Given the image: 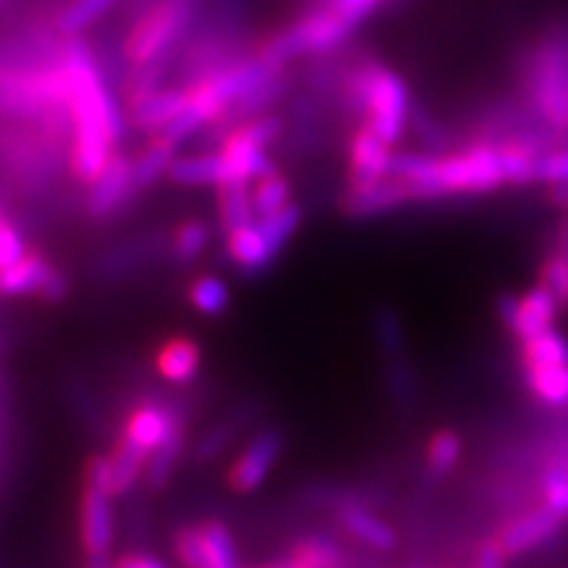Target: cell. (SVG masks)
I'll return each mask as SVG.
<instances>
[{
	"label": "cell",
	"instance_id": "cell-1",
	"mask_svg": "<svg viewBox=\"0 0 568 568\" xmlns=\"http://www.w3.org/2000/svg\"><path fill=\"white\" fill-rule=\"evenodd\" d=\"M61 71L71 126V174L90 184L116 153L126 132V111L119 105L101 63L82 38L61 45Z\"/></svg>",
	"mask_w": 568,
	"mask_h": 568
},
{
	"label": "cell",
	"instance_id": "cell-2",
	"mask_svg": "<svg viewBox=\"0 0 568 568\" xmlns=\"http://www.w3.org/2000/svg\"><path fill=\"white\" fill-rule=\"evenodd\" d=\"M510 84L545 122L568 132V9L552 11L510 53Z\"/></svg>",
	"mask_w": 568,
	"mask_h": 568
},
{
	"label": "cell",
	"instance_id": "cell-3",
	"mask_svg": "<svg viewBox=\"0 0 568 568\" xmlns=\"http://www.w3.org/2000/svg\"><path fill=\"white\" fill-rule=\"evenodd\" d=\"M347 95L361 113V124L379 134L387 145H400L408 132L410 92L397 71L379 61H366L353 71Z\"/></svg>",
	"mask_w": 568,
	"mask_h": 568
},
{
	"label": "cell",
	"instance_id": "cell-4",
	"mask_svg": "<svg viewBox=\"0 0 568 568\" xmlns=\"http://www.w3.org/2000/svg\"><path fill=\"white\" fill-rule=\"evenodd\" d=\"M276 172L272 155L261 148H230L219 151L176 155L169 180L182 187H222L230 182H255Z\"/></svg>",
	"mask_w": 568,
	"mask_h": 568
},
{
	"label": "cell",
	"instance_id": "cell-5",
	"mask_svg": "<svg viewBox=\"0 0 568 568\" xmlns=\"http://www.w3.org/2000/svg\"><path fill=\"white\" fill-rule=\"evenodd\" d=\"M353 30L337 17L329 6L305 13L295 24L284 27L268 38L264 45L258 48V59L266 61L268 67L284 69L290 61L303 59V55H324L332 53L335 48L351 38Z\"/></svg>",
	"mask_w": 568,
	"mask_h": 568
},
{
	"label": "cell",
	"instance_id": "cell-6",
	"mask_svg": "<svg viewBox=\"0 0 568 568\" xmlns=\"http://www.w3.org/2000/svg\"><path fill=\"white\" fill-rule=\"evenodd\" d=\"M195 6L197 0H159V3H153L126 34V61L134 69L159 63L187 32Z\"/></svg>",
	"mask_w": 568,
	"mask_h": 568
},
{
	"label": "cell",
	"instance_id": "cell-7",
	"mask_svg": "<svg viewBox=\"0 0 568 568\" xmlns=\"http://www.w3.org/2000/svg\"><path fill=\"white\" fill-rule=\"evenodd\" d=\"M560 311H564L560 303L542 284L527 290L524 295L506 293L497 301V316H500V322L506 324V329L518 343H527L531 337L550 332L556 326Z\"/></svg>",
	"mask_w": 568,
	"mask_h": 568
},
{
	"label": "cell",
	"instance_id": "cell-8",
	"mask_svg": "<svg viewBox=\"0 0 568 568\" xmlns=\"http://www.w3.org/2000/svg\"><path fill=\"white\" fill-rule=\"evenodd\" d=\"M174 552L184 568H245L237 564L234 539L222 521L176 531Z\"/></svg>",
	"mask_w": 568,
	"mask_h": 568
},
{
	"label": "cell",
	"instance_id": "cell-9",
	"mask_svg": "<svg viewBox=\"0 0 568 568\" xmlns=\"http://www.w3.org/2000/svg\"><path fill=\"white\" fill-rule=\"evenodd\" d=\"M408 203H418L416 190L410 187V182L397 180V176H387V180L366 184V187H347L345 195L339 197V209L353 219H372Z\"/></svg>",
	"mask_w": 568,
	"mask_h": 568
},
{
	"label": "cell",
	"instance_id": "cell-10",
	"mask_svg": "<svg viewBox=\"0 0 568 568\" xmlns=\"http://www.w3.org/2000/svg\"><path fill=\"white\" fill-rule=\"evenodd\" d=\"M560 524H564V518L552 514L548 506H537L506 521V527L495 535V542L508 558L521 556V552L535 550L556 537Z\"/></svg>",
	"mask_w": 568,
	"mask_h": 568
},
{
	"label": "cell",
	"instance_id": "cell-11",
	"mask_svg": "<svg viewBox=\"0 0 568 568\" xmlns=\"http://www.w3.org/2000/svg\"><path fill=\"white\" fill-rule=\"evenodd\" d=\"M393 153V145H387L374 130L361 124L353 132L351 148H347V166H351V172H347V176H351L347 187H366V184L387 180Z\"/></svg>",
	"mask_w": 568,
	"mask_h": 568
},
{
	"label": "cell",
	"instance_id": "cell-12",
	"mask_svg": "<svg viewBox=\"0 0 568 568\" xmlns=\"http://www.w3.org/2000/svg\"><path fill=\"white\" fill-rule=\"evenodd\" d=\"M282 435L276 429H266L251 439V445L240 453L230 468V485L234 493H253L264 485L276 458L282 453Z\"/></svg>",
	"mask_w": 568,
	"mask_h": 568
},
{
	"label": "cell",
	"instance_id": "cell-13",
	"mask_svg": "<svg viewBox=\"0 0 568 568\" xmlns=\"http://www.w3.org/2000/svg\"><path fill=\"white\" fill-rule=\"evenodd\" d=\"M134 193V176H132V159L124 153H113L103 172L90 182L88 193V213L92 219H105L122 205L126 197Z\"/></svg>",
	"mask_w": 568,
	"mask_h": 568
},
{
	"label": "cell",
	"instance_id": "cell-14",
	"mask_svg": "<svg viewBox=\"0 0 568 568\" xmlns=\"http://www.w3.org/2000/svg\"><path fill=\"white\" fill-rule=\"evenodd\" d=\"M113 506L111 495L103 489L84 487L82 508H80V535L82 548L88 558L109 556L113 545Z\"/></svg>",
	"mask_w": 568,
	"mask_h": 568
},
{
	"label": "cell",
	"instance_id": "cell-15",
	"mask_svg": "<svg viewBox=\"0 0 568 568\" xmlns=\"http://www.w3.org/2000/svg\"><path fill=\"white\" fill-rule=\"evenodd\" d=\"M187 109V90L184 88H159L148 92L140 101L126 103V122L134 130L159 134L174 122L180 113Z\"/></svg>",
	"mask_w": 568,
	"mask_h": 568
},
{
	"label": "cell",
	"instance_id": "cell-16",
	"mask_svg": "<svg viewBox=\"0 0 568 568\" xmlns=\"http://www.w3.org/2000/svg\"><path fill=\"white\" fill-rule=\"evenodd\" d=\"M176 426L180 424L174 422L169 410H163L159 406H140L138 410H132L130 418H126L122 443L134 447V450H140L142 456L151 458L153 453L172 437Z\"/></svg>",
	"mask_w": 568,
	"mask_h": 568
},
{
	"label": "cell",
	"instance_id": "cell-17",
	"mask_svg": "<svg viewBox=\"0 0 568 568\" xmlns=\"http://www.w3.org/2000/svg\"><path fill=\"white\" fill-rule=\"evenodd\" d=\"M55 274L59 272L40 253H27L17 266L0 272V295H42Z\"/></svg>",
	"mask_w": 568,
	"mask_h": 568
},
{
	"label": "cell",
	"instance_id": "cell-18",
	"mask_svg": "<svg viewBox=\"0 0 568 568\" xmlns=\"http://www.w3.org/2000/svg\"><path fill=\"white\" fill-rule=\"evenodd\" d=\"M226 253L243 272H264L274 264V253L268 247L264 232L258 230V219L243 230L226 234Z\"/></svg>",
	"mask_w": 568,
	"mask_h": 568
},
{
	"label": "cell",
	"instance_id": "cell-19",
	"mask_svg": "<svg viewBox=\"0 0 568 568\" xmlns=\"http://www.w3.org/2000/svg\"><path fill=\"white\" fill-rule=\"evenodd\" d=\"M337 516L347 535L368 545L372 550H393L397 545L395 529L387 521H382L379 516H374L372 510L361 506H343Z\"/></svg>",
	"mask_w": 568,
	"mask_h": 568
},
{
	"label": "cell",
	"instance_id": "cell-20",
	"mask_svg": "<svg viewBox=\"0 0 568 568\" xmlns=\"http://www.w3.org/2000/svg\"><path fill=\"white\" fill-rule=\"evenodd\" d=\"M155 368L166 382H174V385H184L197 374L201 368V351L193 339H169L166 345L161 347L159 355H155Z\"/></svg>",
	"mask_w": 568,
	"mask_h": 568
},
{
	"label": "cell",
	"instance_id": "cell-21",
	"mask_svg": "<svg viewBox=\"0 0 568 568\" xmlns=\"http://www.w3.org/2000/svg\"><path fill=\"white\" fill-rule=\"evenodd\" d=\"M216 190H219V224H222L224 234L243 230V226L253 224L255 219H258L253 209L251 182H230Z\"/></svg>",
	"mask_w": 568,
	"mask_h": 568
},
{
	"label": "cell",
	"instance_id": "cell-22",
	"mask_svg": "<svg viewBox=\"0 0 568 568\" xmlns=\"http://www.w3.org/2000/svg\"><path fill=\"white\" fill-rule=\"evenodd\" d=\"M176 155H180V148L172 145V142H166L161 138H151L145 151L132 159L134 193L148 190L151 184L159 182L161 176H169V169H172Z\"/></svg>",
	"mask_w": 568,
	"mask_h": 568
},
{
	"label": "cell",
	"instance_id": "cell-23",
	"mask_svg": "<svg viewBox=\"0 0 568 568\" xmlns=\"http://www.w3.org/2000/svg\"><path fill=\"white\" fill-rule=\"evenodd\" d=\"M529 393L545 406H568V364L560 366H524Z\"/></svg>",
	"mask_w": 568,
	"mask_h": 568
},
{
	"label": "cell",
	"instance_id": "cell-24",
	"mask_svg": "<svg viewBox=\"0 0 568 568\" xmlns=\"http://www.w3.org/2000/svg\"><path fill=\"white\" fill-rule=\"evenodd\" d=\"M119 0H71L55 19V30H59L67 40L82 38V32H88L92 24H98V19H103Z\"/></svg>",
	"mask_w": 568,
	"mask_h": 568
},
{
	"label": "cell",
	"instance_id": "cell-25",
	"mask_svg": "<svg viewBox=\"0 0 568 568\" xmlns=\"http://www.w3.org/2000/svg\"><path fill=\"white\" fill-rule=\"evenodd\" d=\"M282 134V119L276 116H255L245 119V122L232 124L224 132L222 145L230 148H261L266 151L268 145H274V140Z\"/></svg>",
	"mask_w": 568,
	"mask_h": 568
},
{
	"label": "cell",
	"instance_id": "cell-26",
	"mask_svg": "<svg viewBox=\"0 0 568 568\" xmlns=\"http://www.w3.org/2000/svg\"><path fill=\"white\" fill-rule=\"evenodd\" d=\"M408 130L414 132V138L418 140V145H422L424 153L443 155V153L456 151V148H453L450 130H447V126L439 122L429 109H424V105H414V109H410Z\"/></svg>",
	"mask_w": 568,
	"mask_h": 568
},
{
	"label": "cell",
	"instance_id": "cell-27",
	"mask_svg": "<svg viewBox=\"0 0 568 568\" xmlns=\"http://www.w3.org/2000/svg\"><path fill=\"white\" fill-rule=\"evenodd\" d=\"M301 222H303V211L297 203H290V205H284L282 211H274V213H268V216L258 219V230L264 232V237H266L268 247H272L274 258L284 251V245L293 240V234L297 232Z\"/></svg>",
	"mask_w": 568,
	"mask_h": 568
},
{
	"label": "cell",
	"instance_id": "cell-28",
	"mask_svg": "<svg viewBox=\"0 0 568 568\" xmlns=\"http://www.w3.org/2000/svg\"><path fill=\"white\" fill-rule=\"evenodd\" d=\"M524 366H560L568 364V339L560 332L550 329L521 343Z\"/></svg>",
	"mask_w": 568,
	"mask_h": 568
},
{
	"label": "cell",
	"instance_id": "cell-29",
	"mask_svg": "<svg viewBox=\"0 0 568 568\" xmlns=\"http://www.w3.org/2000/svg\"><path fill=\"white\" fill-rule=\"evenodd\" d=\"M111 464V495H122L130 489L134 481L142 477L148 466V456H142L140 450H134L126 443H119L116 450L109 456Z\"/></svg>",
	"mask_w": 568,
	"mask_h": 568
},
{
	"label": "cell",
	"instance_id": "cell-30",
	"mask_svg": "<svg viewBox=\"0 0 568 568\" xmlns=\"http://www.w3.org/2000/svg\"><path fill=\"white\" fill-rule=\"evenodd\" d=\"M293 203V187L280 172L261 176L253 182V209L255 216H268V213L282 211L284 205Z\"/></svg>",
	"mask_w": 568,
	"mask_h": 568
},
{
	"label": "cell",
	"instance_id": "cell-31",
	"mask_svg": "<svg viewBox=\"0 0 568 568\" xmlns=\"http://www.w3.org/2000/svg\"><path fill=\"white\" fill-rule=\"evenodd\" d=\"M190 303L205 316H219L224 314L226 305H230V287H226L222 276H197L193 287H190Z\"/></svg>",
	"mask_w": 568,
	"mask_h": 568
},
{
	"label": "cell",
	"instance_id": "cell-32",
	"mask_svg": "<svg viewBox=\"0 0 568 568\" xmlns=\"http://www.w3.org/2000/svg\"><path fill=\"white\" fill-rule=\"evenodd\" d=\"M211 243V230L209 224L203 222H184L176 226L174 237H172V253L180 264H193L195 258H201L205 253V247Z\"/></svg>",
	"mask_w": 568,
	"mask_h": 568
},
{
	"label": "cell",
	"instance_id": "cell-33",
	"mask_svg": "<svg viewBox=\"0 0 568 568\" xmlns=\"http://www.w3.org/2000/svg\"><path fill=\"white\" fill-rule=\"evenodd\" d=\"M542 500L552 514L568 518V468L552 458L542 471Z\"/></svg>",
	"mask_w": 568,
	"mask_h": 568
},
{
	"label": "cell",
	"instance_id": "cell-34",
	"mask_svg": "<svg viewBox=\"0 0 568 568\" xmlns=\"http://www.w3.org/2000/svg\"><path fill=\"white\" fill-rule=\"evenodd\" d=\"M295 556H301L303 560H308L314 568H345V558L343 552L329 537L314 535V537H305L301 542L295 545Z\"/></svg>",
	"mask_w": 568,
	"mask_h": 568
},
{
	"label": "cell",
	"instance_id": "cell-35",
	"mask_svg": "<svg viewBox=\"0 0 568 568\" xmlns=\"http://www.w3.org/2000/svg\"><path fill=\"white\" fill-rule=\"evenodd\" d=\"M460 450H464V445H460V437L456 435V432L443 429L429 439V447H426V460H429V468L435 474H447L453 466L458 464Z\"/></svg>",
	"mask_w": 568,
	"mask_h": 568
},
{
	"label": "cell",
	"instance_id": "cell-36",
	"mask_svg": "<svg viewBox=\"0 0 568 568\" xmlns=\"http://www.w3.org/2000/svg\"><path fill=\"white\" fill-rule=\"evenodd\" d=\"M545 290H550L552 297L560 303V308H568V264L556 247L545 255L539 264V282Z\"/></svg>",
	"mask_w": 568,
	"mask_h": 568
},
{
	"label": "cell",
	"instance_id": "cell-37",
	"mask_svg": "<svg viewBox=\"0 0 568 568\" xmlns=\"http://www.w3.org/2000/svg\"><path fill=\"white\" fill-rule=\"evenodd\" d=\"M180 450H182V429L176 426V429L172 432V437H169L166 443H163L159 450H155L153 456L148 458L151 464L145 466V479L151 481L153 487H161L163 481L169 479V474H172L176 458H180Z\"/></svg>",
	"mask_w": 568,
	"mask_h": 568
},
{
	"label": "cell",
	"instance_id": "cell-38",
	"mask_svg": "<svg viewBox=\"0 0 568 568\" xmlns=\"http://www.w3.org/2000/svg\"><path fill=\"white\" fill-rule=\"evenodd\" d=\"M535 182L537 184H568V148H558L539 155L535 161Z\"/></svg>",
	"mask_w": 568,
	"mask_h": 568
},
{
	"label": "cell",
	"instance_id": "cell-39",
	"mask_svg": "<svg viewBox=\"0 0 568 568\" xmlns=\"http://www.w3.org/2000/svg\"><path fill=\"white\" fill-rule=\"evenodd\" d=\"M382 3H385V0H329L326 6H329V9L355 32Z\"/></svg>",
	"mask_w": 568,
	"mask_h": 568
},
{
	"label": "cell",
	"instance_id": "cell-40",
	"mask_svg": "<svg viewBox=\"0 0 568 568\" xmlns=\"http://www.w3.org/2000/svg\"><path fill=\"white\" fill-rule=\"evenodd\" d=\"M27 253L30 251H27L24 237H21L17 226L9 222L0 224V272H3V268L17 266Z\"/></svg>",
	"mask_w": 568,
	"mask_h": 568
},
{
	"label": "cell",
	"instance_id": "cell-41",
	"mask_svg": "<svg viewBox=\"0 0 568 568\" xmlns=\"http://www.w3.org/2000/svg\"><path fill=\"white\" fill-rule=\"evenodd\" d=\"M84 485L95 487V489H103V493L111 495V464H109V456L90 458V464L84 466Z\"/></svg>",
	"mask_w": 568,
	"mask_h": 568
},
{
	"label": "cell",
	"instance_id": "cell-42",
	"mask_svg": "<svg viewBox=\"0 0 568 568\" xmlns=\"http://www.w3.org/2000/svg\"><path fill=\"white\" fill-rule=\"evenodd\" d=\"M506 558L508 556L500 550V545H497L495 539H489V542L481 545L477 566L474 568H506Z\"/></svg>",
	"mask_w": 568,
	"mask_h": 568
},
{
	"label": "cell",
	"instance_id": "cell-43",
	"mask_svg": "<svg viewBox=\"0 0 568 568\" xmlns=\"http://www.w3.org/2000/svg\"><path fill=\"white\" fill-rule=\"evenodd\" d=\"M113 568H166L161 560L151 556H140V552H130V556H122L113 564Z\"/></svg>",
	"mask_w": 568,
	"mask_h": 568
},
{
	"label": "cell",
	"instance_id": "cell-44",
	"mask_svg": "<svg viewBox=\"0 0 568 568\" xmlns=\"http://www.w3.org/2000/svg\"><path fill=\"white\" fill-rule=\"evenodd\" d=\"M545 201H548L556 211L568 209V184H548L545 190Z\"/></svg>",
	"mask_w": 568,
	"mask_h": 568
},
{
	"label": "cell",
	"instance_id": "cell-45",
	"mask_svg": "<svg viewBox=\"0 0 568 568\" xmlns=\"http://www.w3.org/2000/svg\"><path fill=\"white\" fill-rule=\"evenodd\" d=\"M552 247L564 255V261L568 264V209L560 211V219L556 226V243H552Z\"/></svg>",
	"mask_w": 568,
	"mask_h": 568
},
{
	"label": "cell",
	"instance_id": "cell-46",
	"mask_svg": "<svg viewBox=\"0 0 568 568\" xmlns=\"http://www.w3.org/2000/svg\"><path fill=\"white\" fill-rule=\"evenodd\" d=\"M261 568H314L308 564V560H303L301 556H287V558H280V560H272V564L261 566Z\"/></svg>",
	"mask_w": 568,
	"mask_h": 568
},
{
	"label": "cell",
	"instance_id": "cell-47",
	"mask_svg": "<svg viewBox=\"0 0 568 568\" xmlns=\"http://www.w3.org/2000/svg\"><path fill=\"white\" fill-rule=\"evenodd\" d=\"M550 458H552V460H558V464H564V466L568 468V435H564V437L558 439L556 447H552Z\"/></svg>",
	"mask_w": 568,
	"mask_h": 568
},
{
	"label": "cell",
	"instance_id": "cell-48",
	"mask_svg": "<svg viewBox=\"0 0 568 568\" xmlns=\"http://www.w3.org/2000/svg\"><path fill=\"white\" fill-rule=\"evenodd\" d=\"M88 568H113V564H109V558L101 556V558H90Z\"/></svg>",
	"mask_w": 568,
	"mask_h": 568
},
{
	"label": "cell",
	"instance_id": "cell-49",
	"mask_svg": "<svg viewBox=\"0 0 568 568\" xmlns=\"http://www.w3.org/2000/svg\"><path fill=\"white\" fill-rule=\"evenodd\" d=\"M6 222V219H3V209H0V224H3Z\"/></svg>",
	"mask_w": 568,
	"mask_h": 568
},
{
	"label": "cell",
	"instance_id": "cell-50",
	"mask_svg": "<svg viewBox=\"0 0 568 568\" xmlns=\"http://www.w3.org/2000/svg\"><path fill=\"white\" fill-rule=\"evenodd\" d=\"M0 3H3V0H0Z\"/></svg>",
	"mask_w": 568,
	"mask_h": 568
}]
</instances>
